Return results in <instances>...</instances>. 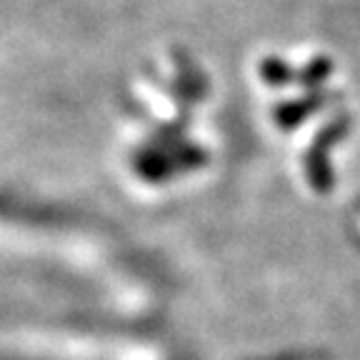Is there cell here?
Wrapping results in <instances>:
<instances>
[{"mask_svg":"<svg viewBox=\"0 0 360 360\" xmlns=\"http://www.w3.org/2000/svg\"><path fill=\"white\" fill-rule=\"evenodd\" d=\"M0 255L38 258L73 270H83V273H98L105 268V253L96 243L80 236L30 228V225L20 223H6V220H0Z\"/></svg>","mask_w":360,"mask_h":360,"instance_id":"6da1fadb","label":"cell"}]
</instances>
